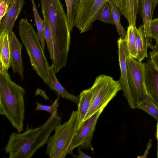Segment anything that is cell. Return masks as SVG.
Instances as JSON below:
<instances>
[{
	"label": "cell",
	"mask_w": 158,
	"mask_h": 158,
	"mask_svg": "<svg viewBox=\"0 0 158 158\" xmlns=\"http://www.w3.org/2000/svg\"><path fill=\"white\" fill-rule=\"evenodd\" d=\"M136 31V46L137 52L136 59L141 62L145 57H148L147 50L148 47L145 39L143 24L140 25L138 29L137 28Z\"/></svg>",
	"instance_id": "18"
},
{
	"label": "cell",
	"mask_w": 158,
	"mask_h": 158,
	"mask_svg": "<svg viewBox=\"0 0 158 158\" xmlns=\"http://www.w3.org/2000/svg\"><path fill=\"white\" fill-rule=\"evenodd\" d=\"M24 0H12L10 6L0 23V32L3 31L12 32L16 20L24 4Z\"/></svg>",
	"instance_id": "14"
},
{
	"label": "cell",
	"mask_w": 158,
	"mask_h": 158,
	"mask_svg": "<svg viewBox=\"0 0 158 158\" xmlns=\"http://www.w3.org/2000/svg\"><path fill=\"white\" fill-rule=\"evenodd\" d=\"M136 26H129L125 38L130 56L136 59L137 56L136 46Z\"/></svg>",
	"instance_id": "20"
},
{
	"label": "cell",
	"mask_w": 158,
	"mask_h": 158,
	"mask_svg": "<svg viewBox=\"0 0 158 158\" xmlns=\"http://www.w3.org/2000/svg\"><path fill=\"white\" fill-rule=\"evenodd\" d=\"M119 65L121 72L119 82L123 95L128 102L130 107L136 108V103L133 97L128 84L127 74L126 60L130 55L127 42L125 39L120 37L117 40Z\"/></svg>",
	"instance_id": "10"
},
{
	"label": "cell",
	"mask_w": 158,
	"mask_h": 158,
	"mask_svg": "<svg viewBox=\"0 0 158 158\" xmlns=\"http://www.w3.org/2000/svg\"><path fill=\"white\" fill-rule=\"evenodd\" d=\"M151 36L152 38L158 39V18L152 19V21Z\"/></svg>",
	"instance_id": "29"
},
{
	"label": "cell",
	"mask_w": 158,
	"mask_h": 158,
	"mask_svg": "<svg viewBox=\"0 0 158 158\" xmlns=\"http://www.w3.org/2000/svg\"><path fill=\"white\" fill-rule=\"evenodd\" d=\"M150 60L154 66L158 70V51L152 50L149 52Z\"/></svg>",
	"instance_id": "30"
},
{
	"label": "cell",
	"mask_w": 158,
	"mask_h": 158,
	"mask_svg": "<svg viewBox=\"0 0 158 158\" xmlns=\"http://www.w3.org/2000/svg\"><path fill=\"white\" fill-rule=\"evenodd\" d=\"M110 0H80L74 26L82 33L92 27L93 19L96 13L105 2Z\"/></svg>",
	"instance_id": "8"
},
{
	"label": "cell",
	"mask_w": 158,
	"mask_h": 158,
	"mask_svg": "<svg viewBox=\"0 0 158 158\" xmlns=\"http://www.w3.org/2000/svg\"><path fill=\"white\" fill-rule=\"evenodd\" d=\"M12 0H0V20L4 17L7 12Z\"/></svg>",
	"instance_id": "28"
},
{
	"label": "cell",
	"mask_w": 158,
	"mask_h": 158,
	"mask_svg": "<svg viewBox=\"0 0 158 158\" xmlns=\"http://www.w3.org/2000/svg\"><path fill=\"white\" fill-rule=\"evenodd\" d=\"M158 0H138V13L143 19L145 39L148 47L153 46L151 36V26L154 9Z\"/></svg>",
	"instance_id": "11"
},
{
	"label": "cell",
	"mask_w": 158,
	"mask_h": 158,
	"mask_svg": "<svg viewBox=\"0 0 158 158\" xmlns=\"http://www.w3.org/2000/svg\"><path fill=\"white\" fill-rule=\"evenodd\" d=\"M62 118L56 109L43 125L35 128H27L22 133L12 132L4 150L9 158H31L47 143L55 127L61 123Z\"/></svg>",
	"instance_id": "1"
},
{
	"label": "cell",
	"mask_w": 158,
	"mask_h": 158,
	"mask_svg": "<svg viewBox=\"0 0 158 158\" xmlns=\"http://www.w3.org/2000/svg\"><path fill=\"white\" fill-rule=\"evenodd\" d=\"M152 140L151 139H150L149 142L147 144L146 149L145 150L144 154L141 156H138L137 157L139 158H147L148 154L149 151L152 146Z\"/></svg>",
	"instance_id": "31"
},
{
	"label": "cell",
	"mask_w": 158,
	"mask_h": 158,
	"mask_svg": "<svg viewBox=\"0 0 158 158\" xmlns=\"http://www.w3.org/2000/svg\"><path fill=\"white\" fill-rule=\"evenodd\" d=\"M43 21L45 38L48 51L50 53V58L52 60L53 58V46L51 32L48 22L44 16H43Z\"/></svg>",
	"instance_id": "26"
},
{
	"label": "cell",
	"mask_w": 158,
	"mask_h": 158,
	"mask_svg": "<svg viewBox=\"0 0 158 158\" xmlns=\"http://www.w3.org/2000/svg\"><path fill=\"white\" fill-rule=\"evenodd\" d=\"M53 67L52 65L50 67L49 78L46 84L50 89L56 91L64 98L69 99L78 105L80 97L69 93L60 84L57 80Z\"/></svg>",
	"instance_id": "16"
},
{
	"label": "cell",
	"mask_w": 158,
	"mask_h": 158,
	"mask_svg": "<svg viewBox=\"0 0 158 158\" xmlns=\"http://www.w3.org/2000/svg\"><path fill=\"white\" fill-rule=\"evenodd\" d=\"M144 63L146 95L158 106V70L150 60Z\"/></svg>",
	"instance_id": "12"
},
{
	"label": "cell",
	"mask_w": 158,
	"mask_h": 158,
	"mask_svg": "<svg viewBox=\"0 0 158 158\" xmlns=\"http://www.w3.org/2000/svg\"><path fill=\"white\" fill-rule=\"evenodd\" d=\"M136 108L143 110L158 122V106L147 96L137 104Z\"/></svg>",
	"instance_id": "21"
},
{
	"label": "cell",
	"mask_w": 158,
	"mask_h": 158,
	"mask_svg": "<svg viewBox=\"0 0 158 158\" xmlns=\"http://www.w3.org/2000/svg\"><path fill=\"white\" fill-rule=\"evenodd\" d=\"M25 90L11 79L8 71L0 67V114L20 133L23 131Z\"/></svg>",
	"instance_id": "2"
},
{
	"label": "cell",
	"mask_w": 158,
	"mask_h": 158,
	"mask_svg": "<svg viewBox=\"0 0 158 158\" xmlns=\"http://www.w3.org/2000/svg\"><path fill=\"white\" fill-rule=\"evenodd\" d=\"M111 9L112 15L114 23L120 37L125 39L127 31L121 25L120 22V17L122 15L116 6L111 1L108 2Z\"/></svg>",
	"instance_id": "24"
},
{
	"label": "cell",
	"mask_w": 158,
	"mask_h": 158,
	"mask_svg": "<svg viewBox=\"0 0 158 158\" xmlns=\"http://www.w3.org/2000/svg\"><path fill=\"white\" fill-rule=\"evenodd\" d=\"M19 34L30 58L33 69L46 84L50 66L44 53L37 33L27 19L22 18L19 24Z\"/></svg>",
	"instance_id": "5"
},
{
	"label": "cell",
	"mask_w": 158,
	"mask_h": 158,
	"mask_svg": "<svg viewBox=\"0 0 158 158\" xmlns=\"http://www.w3.org/2000/svg\"><path fill=\"white\" fill-rule=\"evenodd\" d=\"M156 137L157 140V148L156 152V157L158 158V122L156 127Z\"/></svg>",
	"instance_id": "33"
},
{
	"label": "cell",
	"mask_w": 158,
	"mask_h": 158,
	"mask_svg": "<svg viewBox=\"0 0 158 158\" xmlns=\"http://www.w3.org/2000/svg\"></svg>",
	"instance_id": "35"
},
{
	"label": "cell",
	"mask_w": 158,
	"mask_h": 158,
	"mask_svg": "<svg viewBox=\"0 0 158 158\" xmlns=\"http://www.w3.org/2000/svg\"><path fill=\"white\" fill-rule=\"evenodd\" d=\"M57 97L55 100L54 102L50 105H44L36 102V107L35 111L38 110H42L46 111L52 114L57 109L59 106V100L60 95L57 93Z\"/></svg>",
	"instance_id": "27"
},
{
	"label": "cell",
	"mask_w": 158,
	"mask_h": 158,
	"mask_svg": "<svg viewBox=\"0 0 158 158\" xmlns=\"http://www.w3.org/2000/svg\"><path fill=\"white\" fill-rule=\"evenodd\" d=\"M9 33L3 31L0 32V67L8 71L10 65Z\"/></svg>",
	"instance_id": "17"
},
{
	"label": "cell",
	"mask_w": 158,
	"mask_h": 158,
	"mask_svg": "<svg viewBox=\"0 0 158 158\" xmlns=\"http://www.w3.org/2000/svg\"><path fill=\"white\" fill-rule=\"evenodd\" d=\"M92 94L89 106L83 123L100 109H104L109 102L122 89L119 80L102 74L97 77L91 87Z\"/></svg>",
	"instance_id": "6"
},
{
	"label": "cell",
	"mask_w": 158,
	"mask_h": 158,
	"mask_svg": "<svg viewBox=\"0 0 158 158\" xmlns=\"http://www.w3.org/2000/svg\"><path fill=\"white\" fill-rule=\"evenodd\" d=\"M67 10V16L69 30L72 31L80 0H64Z\"/></svg>",
	"instance_id": "22"
},
{
	"label": "cell",
	"mask_w": 158,
	"mask_h": 158,
	"mask_svg": "<svg viewBox=\"0 0 158 158\" xmlns=\"http://www.w3.org/2000/svg\"><path fill=\"white\" fill-rule=\"evenodd\" d=\"M127 81L136 105L147 96L145 85V63L129 55L126 60Z\"/></svg>",
	"instance_id": "7"
},
{
	"label": "cell",
	"mask_w": 158,
	"mask_h": 158,
	"mask_svg": "<svg viewBox=\"0 0 158 158\" xmlns=\"http://www.w3.org/2000/svg\"><path fill=\"white\" fill-rule=\"evenodd\" d=\"M127 20L129 25L136 26L138 0H110Z\"/></svg>",
	"instance_id": "15"
},
{
	"label": "cell",
	"mask_w": 158,
	"mask_h": 158,
	"mask_svg": "<svg viewBox=\"0 0 158 158\" xmlns=\"http://www.w3.org/2000/svg\"><path fill=\"white\" fill-rule=\"evenodd\" d=\"M80 147L78 148V155H73V157H76L79 158H91V157L89 156L84 153L81 149Z\"/></svg>",
	"instance_id": "32"
},
{
	"label": "cell",
	"mask_w": 158,
	"mask_h": 158,
	"mask_svg": "<svg viewBox=\"0 0 158 158\" xmlns=\"http://www.w3.org/2000/svg\"><path fill=\"white\" fill-rule=\"evenodd\" d=\"M10 50V65L14 73H17L23 79V67L21 57L23 46L13 31L9 34Z\"/></svg>",
	"instance_id": "13"
},
{
	"label": "cell",
	"mask_w": 158,
	"mask_h": 158,
	"mask_svg": "<svg viewBox=\"0 0 158 158\" xmlns=\"http://www.w3.org/2000/svg\"><path fill=\"white\" fill-rule=\"evenodd\" d=\"M35 23L37 30V34L44 51L45 48V38L44 34L43 21L41 19L36 9L34 0H31Z\"/></svg>",
	"instance_id": "25"
},
{
	"label": "cell",
	"mask_w": 158,
	"mask_h": 158,
	"mask_svg": "<svg viewBox=\"0 0 158 158\" xmlns=\"http://www.w3.org/2000/svg\"><path fill=\"white\" fill-rule=\"evenodd\" d=\"M104 109H100L83 122L72 143L70 154H72L73 150L77 147L94 151L91 142L98 119Z\"/></svg>",
	"instance_id": "9"
},
{
	"label": "cell",
	"mask_w": 158,
	"mask_h": 158,
	"mask_svg": "<svg viewBox=\"0 0 158 158\" xmlns=\"http://www.w3.org/2000/svg\"><path fill=\"white\" fill-rule=\"evenodd\" d=\"M82 125L78 110H73L68 121L55 127L47 143L46 154L50 158H64L70 154L72 143Z\"/></svg>",
	"instance_id": "4"
},
{
	"label": "cell",
	"mask_w": 158,
	"mask_h": 158,
	"mask_svg": "<svg viewBox=\"0 0 158 158\" xmlns=\"http://www.w3.org/2000/svg\"><path fill=\"white\" fill-rule=\"evenodd\" d=\"M92 94L91 87L83 90L79 95V102L78 106L80 123L82 125L83 121L88 110Z\"/></svg>",
	"instance_id": "19"
},
{
	"label": "cell",
	"mask_w": 158,
	"mask_h": 158,
	"mask_svg": "<svg viewBox=\"0 0 158 158\" xmlns=\"http://www.w3.org/2000/svg\"><path fill=\"white\" fill-rule=\"evenodd\" d=\"M97 20L105 23L114 24L111 10L108 2L104 3L96 13L93 19L94 22Z\"/></svg>",
	"instance_id": "23"
},
{
	"label": "cell",
	"mask_w": 158,
	"mask_h": 158,
	"mask_svg": "<svg viewBox=\"0 0 158 158\" xmlns=\"http://www.w3.org/2000/svg\"><path fill=\"white\" fill-rule=\"evenodd\" d=\"M155 44L154 46H153L152 50H154L158 51V39L155 40Z\"/></svg>",
	"instance_id": "34"
},
{
	"label": "cell",
	"mask_w": 158,
	"mask_h": 158,
	"mask_svg": "<svg viewBox=\"0 0 158 158\" xmlns=\"http://www.w3.org/2000/svg\"><path fill=\"white\" fill-rule=\"evenodd\" d=\"M42 13L47 19L52 37L53 59L67 57L70 45V35L67 15L60 0H40Z\"/></svg>",
	"instance_id": "3"
}]
</instances>
